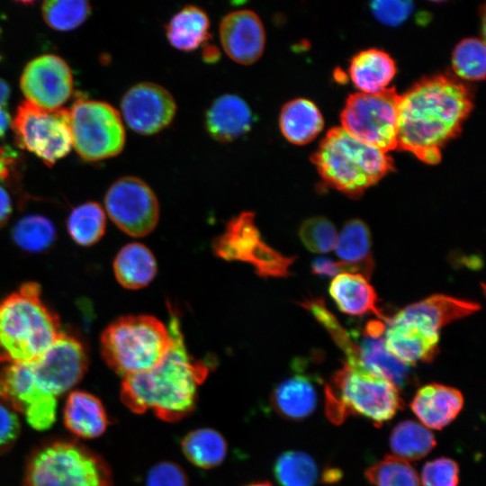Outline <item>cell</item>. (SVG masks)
I'll list each match as a JSON object with an SVG mask.
<instances>
[{
  "label": "cell",
  "instance_id": "21",
  "mask_svg": "<svg viewBox=\"0 0 486 486\" xmlns=\"http://www.w3.org/2000/svg\"><path fill=\"white\" fill-rule=\"evenodd\" d=\"M464 406L461 392L440 383L427 384L417 391L410 408L423 426L442 429L450 424Z\"/></svg>",
  "mask_w": 486,
  "mask_h": 486
},
{
  "label": "cell",
  "instance_id": "19",
  "mask_svg": "<svg viewBox=\"0 0 486 486\" xmlns=\"http://www.w3.org/2000/svg\"><path fill=\"white\" fill-rule=\"evenodd\" d=\"M479 310L480 305L477 302L435 294L400 310L388 318L386 324L406 323L439 334V330L446 325L472 315Z\"/></svg>",
  "mask_w": 486,
  "mask_h": 486
},
{
  "label": "cell",
  "instance_id": "2",
  "mask_svg": "<svg viewBox=\"0 0 486 486\" xmlns=\"http://www.w3.org/2000/svg\"><path fill=\"white\" fill-rule=\"evenodd\" d=\"M167 328L172 346L161 363L151 370L123 377L121 399L135 413L151 410L166 421H177L195 408L198 388L209 374L205 363L187 350L176 311L168 305Z\"/></svg>",
  "mask_w": 486,
  "mask_h": 486
},
{
  "label": "cell",
  "instance_id": "31",
  "mask_svg": "<svg viewBox=\"0 0 486 486\" xmlns=\"http://www.w3.org/2000/svg\"><path fill=\"white\" fill-rule=\"evenodd\" d=\"M180 446L185 458L201 469L219 466L228 452L223 436L211 428H200L188 432L182 438Z\"/></svg>",
  "mask_w": 486,
  "mask_h": 486
},
{
  "label": "cell",
  "instance_id": "25",
  "mask_svg": "<svg viewBox=\"0 0 486 486\" xmlns=\"http://www.w3.org/2000/svg\"><path fill=\"white\" fill-rule=\"evenodd\" d=\"M66 428L82 438H95L106 430L109 419L102 401L94 395L74 391L67 398L64 411Z\"/></svg>",
  "mask_w": 486,
  "mask_h": 486
},
{
  "label": "cell",
  "instance_id": "16",
  "mask_svg": "<svg viewBox=\"0 0 486 486\" xmlns=\"http://www.w3.org/2000/svg\"><path fill=\"white\" fill-rule=\"evenodd\" d=\"M20 86L26 101L47 110L60 108L73 93V76L68 63L54 54L32 59L24 68Z\"/></svg>",
  "mask_w": 486,
  "mask_h": 486
},
{
  "label": "cell",
  "instance_id": "35",
  "mask_svg": "<svg viewBox=\"0 0 486 486\" xmlns=\"http://www.w3.org/2000/svg\"><path fill=\"white\" fill-rule=\"evenodd\" d=\"M273 472L280 486H314L319 476L314 459L306 453L293 450L277 457Z\"/></svg>",
  "mask_w": 486,
  "mask_h": 486
},
{
  "label": "cell",
  "instance_id": "28",
  "mask_svg": "<svg viewBox=\"0 0 486 486\" xmlns=\"http://www.w3.org/2000/svg\"><path fill=\"white\" fill-rule=\"evenodd\" d=\"M113 272L118 283L126 289L146 287L157 274V262L151 250L141 243H129L117 253Z\"/></svg>",
  "mask_w": 486,
  "mask_h": 486
},
{
  "label": "cell",
  "instance_id": "9",
  "mask_svg": "<svg viewBox=\"0 0 486 486\" xmlns=\"http://www.w3.org/2000/svg\"><path fill=\"white\" fill-rule=\"evenodd\" d=\"M394 87L377 94L356 93L341 113L342 127L355 139L383 152L398 148V105Z\"/></svg>",
  "mask_w": 486,
  "mask_h": 486
},
{
  "label": "cell",
  "instance_id": "12",
  "mask_svg": "<svg viewBox=\"0 0 486 486\" xmlns=\"http://www.w3.org/2000/svg\"><path fill=\"white\" fill-rule=\"evenodd\" d=\"M104 203L110 219L130 236H146L158 222V198L139 177L127 176L117 179L107 190Z\"/></svg>",
  "mask_w": 486,
  "mask_h": 486
},
{
  "label": "cell",
  "instance_id": "15",
  "mask_svg": "<svg viewBox=\"0 0 486 486\" xmlns=\"http://www.w3.org/2000/svg\"><path fill=\"white\" fill-rule=\"evenodd\" d=\"M177 106L172 94L154 82H140L129 88L121 101L127 125L140 135H154L173 122Z\"/></svg>",
  "mask_w": 486,
  "mask_h": 486
},
{
  "label": "cell",
  "instance_id": "22",
  "mask_svg": "<svg viewBox=\"0 0 486 486\" xmlns=\"http://www.w3.org/2000/svg\"><path fill=\"white\" fill-rule=\"evenodd\" d=\"M386 325L385 346L400 361L410 366L434 359L438 349L439 334L406 323Z\"/></svg>",
  "mask_w": 486,
  "mask_h": 486
},
{
  "label": "cell",
  "instance_id": "39",
  "mask_svg": "<svg viewBox=\"0 0 486 486\" xmlns=\"http://www.w3.org/2000/svg\"><path fill=\"white\" fill-rule=\"evenodd\" d=\"M299 237L310 251L328 253L336 247L338 232L329 220L318 216L303 221L299 229Z\"/></svg>",
  "mask_w": 486,
  "mask_h": 486
},
{
  "label": "cell",
  "instance_id": "14",
  "mask_svg": "<svg viewBox=\"0 0 486 486\" xmlns=\"http://www.w3.org/2000/svg\"><path fill=\"white\" fill-rule=\"evenodd\" d=\"M88 360L87 351L80 339L62 332L31 364L40 385L58 398L79 382L87 370Z\"/></svg>",
  "mask_w": 486,
  "mask_h": 486
},
{
  "label": "cell",
  "instance_id": "26",
  "mask_svg": "<svg viewBox=\"0 0 486 486\" xmlns=\"http://www.w3.org/2000/svg\"><path fill=\"white\" fill-rule=\"evenodd\" d=\"M165 32L168 42L175 49L192 52L209 43L210 19L202 7L187 4L169 19Z\"/></svg>",
  "mask_w": 486,
  "mask_h": 486
},
{
  "label": "cell",
  "instance_id": "3",
  "mask_svg": "<svg viewBox=\"0 0 486 486\" xmlns=\"http://www.w3.org/2000/svg\"><path fill=\"white\" fill-rule=\"evenodd\" d=\"M61 333L38 283H23L0 301V363L33 362Z\"/></svg>",
  "mask_w": 486,
  "mask_h": 486
},
{
  "label": "cell",
  "instance_id": "36",
  "mask_svg": "<svg viewBox=\"0 0 486 486\" xmlns=\"http://www.w3.org/2000/svg\"><path fill=\"white\" fill-rule=\"evenodd\" d=\"M365 477L374 486H419L417 472L408 462L395 455H386L365 471Z\"/></svg>",
  "mask_w": 486,
  "mask_h": 486
},
{
  "label": "cell",
  "instance_id": "1",
  "mask_svg": "<svg viewBox=\"0 0 486 486\" xmlns=\"http://www.w3.org/2000/svg\"><path fill=\"white\" fill-rule=\"evenodd\" d=\"M472 108V94L448 75L422 78L400 95L398 148L427 164L441 160V148L456 137Z\"/></svg>",
  "mask_w": 486,
  "mask_h": 486
},
{
  "label": "cell",
  "instance_id": "44",
  "mask_svg": "<svg viewBox=\"0 0 486 486\" xmlns=\"http://www.w3.org/2000/svg\"><path fill=\"white\" fill-rule=\"evenodd\" d=\"M311 271L314 274L333 277L342 273L356 274L351 266L341 261H333L324 256L317 257L312 261Z\"/></svg>",
  "mask_w": 486,
  "mask_h": 486
},
{
  "label": "cell",
  "instance_id": "38",
  "mask_svg": "<svg viewBox=\"0 0 486 486\" xmlns=\"http://www.w3.org/2000/svg\"><path fill=\"white\" fill-rule=\"evenodd\" d=\"M91 9L86 1L50 0L42 4L41 13L50 28L66 32L80 26L89 16Z\"/></svg>",
  "mask_w": 486,
  "mask_h": 486
},
{
  "label": "cell",
  "instance_id": "24",
  "mask_svg": "<svg viewBox=\"0 0 486 486\" xmlns=\"http://www.w3.org/2000/svg\"><path fill=\"white\" fill-rule=\"evenodd\" d=\"M368 280L360 274L342 273L333 278L328 292L342 312L352 316L373 313L386 324L389 317L377 306L378 296Z\"/></svg>",
  "mask_w": 486,
  "mask_h": 486
},
{
  "label": "cell",
  "instance_id": "10",
  "mask_svg": "<svg viewBox=\"0 0 486 486\" xmlns=\"http://www.w3.org/2000/svg\"><path fill=\"white\" fill-rule=\"evenodd\" d=\"M16 144L52 166L72 148L69 111L47 110L28 101L16 110L11 123Z\"/></svg>",
  "mask_w": 486,
  "mask_h": 486
},
{
  "label": "cell",
  "instance_id": "47",
  "mask_svg": "<svg viewBox=\"0 0 486 486\" xmlns=\"http://www.w3.org/2000/svg\"><path fill=\"white\" fill-rule=\"evenodd\" d=\"M11 122L12 120L8 112L4 108H0V137L6 133Z\"/></svg>",
  "mask_w": 486,
  "mask_h": 486
},
{
  "label": "cell",
  "instance_id": "41",
  "mask_svg": "<svg viewBox=\"0 0 486 486\" xmlns=\"http://www.w3.org/2000/svg\"><path fill=\"white\" fill-rule=\"evenodd\" d=\"M375 18L388 26H399L404 22L413 11L411 1L377 0L370 4Z\"/></svg>",
  "mask_w": 486,
  "mask_h": 486
},
{
  "label": "cell",
  "instance_id": "4",
  "mask_svg": "<svg viewBox=\"0 0 486 486\" xmlns=\"http://www.w3.org/2000/svg\"><path fill=\"white\" fill-rule=\"evenodd\" d=\"M312 162L327 184L354 198L393 168L386 152L361 142L341 127L328 131Z\"/></svg>",
  "mask_w": 486,
  "mask_h": 486
},
{
  "label": "cell",
  "instance_id": "45",
  "mask_svg": "<svg viewBox=\"0 0 486 486\" xmlns=\"http://www.w3.org/2000/svg\"><path fill=\"white\" fill-rule=\"evenodd\" d=\"M13 212L12 200L7 191L0 185V229L9 220Z\"/></svg>",
  "mask_w": 486,
  "mask_h": 486
},
{
  "label": "cell",
  "instance_id": "6",
  "mask_svg": "<svg viewBox=\"0 0 486 486\" xmlns=\"http://www.w3.org/2000/svg\"><path fill=\"white\" fill-rule=\"evenodd\" d=\"M324 399L326 415L337 425L349 415H358L382 425L404 404L393 383L346 363L326 385Z\"/></svg>",
  "mask_w": 486,
  "mask_h": 486
},
{
  "label": "cell",
  "instance_id": "43",
  "mask_svg": "<svg viewBox=\"0 0 486 486\" xmlns=\"http://www.w3.org/2000/svg\"><path fill=\"white\" fill-rule=\"evenodd\" d=\"M21 432L16 412L0 402V454L8 452L15 444Z\"/></svg>",
  "mask_w": 486,
  "mask_h": 486
},
{
  "label": "cell",
  "instance_id": "20",
  "mask_svg": "<svg viewBox=\"0 0 486 486\" xmlns=\"http://www.w3.org/2000/svg\"><path fill=\"white\" fill-rule=\"evenodd\" d=\"M204 122L213 140L226 143L239 139L252 129L254 114L242 97L236 94H223L208 107Z\"/></svg>",
  "mask_w": 486,
  "mask_h": 486
},
{
  "label": "cell",
  "instance_id": "13",
  "mask_svg": "<svg viewBox=\"0 0 486 486\" xmlns=\"http://www.w3.org/2000/svg\"><path fill=\"white\" fill-rule=\"evenodd\" d=\"M0 402L22 413L37 430L55 422L57 398L38 382L30 363L5 364L0 370Z\"/></svg>",
  "mask_w": 486,
  "mask_h": 486
},
{
  "label": "cell",
  "instance_id": "18",
  "mask_svg": "<svg viewBox=\"0 0 486 486\" xmlns=\"http://www.w3.org/2000/svg\"><path fill=\"white\" fill-rule=\"evenodd\" d=\"M221 47L230 59L240 65H252L262 56L266 31L260 17L250 9L228 13L220 21Z\"/></svg>",
  "mask_w": 486,
  "mask_h": 486
},
{
  "label": "cell",
  "instance_id": "29",
  "mask_svg": "<svg viewBox=\"0 0 486 486\" xmlns=\"http://www.w3.org/2000/svg\"><path fill=\"white\" fill-rule=\"evenodd\" d=\"M349 73L362 93L377 94L386 89L396 73V66L386 52L370 49L353 58Z\"/></svg>",
  "mask_w": 486,
  "mask_h": 486
},
{
  "label": "cell",
  "instance_id": "40",
  "mask_svg": "<svg viewBox=\"0 0 486 486\" xmlns=\"http://www.w3.org/2000/svg\"><path fill=\"white\" fill-rule=\"evenodd\" d=\"M423 486H458L459 467L455 461L439 457L426 463L421 472Z\"/></svg>",
  "mask_w": 486,
  "mask_h": 486
},
{
  "label": "cell",
  "instance_id": "34",
  "mask_svg": "<svg viewBox=\"0 0 486 486\" xmlns=\"http://www.w3.org/2000/svg\"><path fill=\"white\" fill-rule=\"evenodd\" d=\"M11 236L14 244L22 250L40 253L52 247L57 232L54 224L47 217L29 214L16 221Z\"/></svg>",
  "mask_w": 486,
  "mask_h": 486
},
{
  "label": "cell",
  "instance_id": "49",
  "mask_svg": "<svg viewBox=\"0 0 486 486\" xmlns=\"http://www.w3.org/2000/svg\"><path fill=\"white\" fill-rule=\"evenodd\" d=\"M246 486H274V485L269 482L261 481V482H255L247 484Z\"/></svg>",
  "mask_w": 486,
  "mask_h": 486
},
{
  "label": "cell",
  "instance_id": "23",
  "mask_svg": "<svg viewBox=\"0 0 486 486\" xmlns=\"http://www.w3.org/2000/svg\"><path fill=\"white\" fill-rule=\"evenodd\" d=\"M318 401L314 378L300 373L280 382L270 397L271 405L277 414L290 420L310 417L316 410Z\"/></svg>",
  "mask_w": 486,
  "mask_h": 486
},
{
  "label": "cell",
  "instance_id": "7",
  "mask_svg": "<svg viewBox=\"0 0 486 486\" xmlns=\"http://www.w3.org/2000/svg\"><path fill=\"white\" fill-rule=\"evenodd\" d=\"M24 486H112V474L105 462L91 450L57 440L31 454Z\"/></svg>",
  "mask_w": 486,
  "mask_h": 486
},
{
  "label": "cell",
  "instance_id": "37",
  "mask_svg": "<svg viewBox=\"0 0 486 486\" xmlns=\"http://www.w3.org/2000/svg\"><path fill=\"white\" fill-rule=\"evenodd\" d=\"M453 68L456 75L466 80L479 81L485 77V45L477 38L461 40L454 50Z\"/></svg>",
  "mask_w": 486,
  "mask_h": 486
},
{
  "label": "cell",
  "instance_id": "30",
  "mask_svg": "<svg viewBox=\"0 0 486 486\" xmlns=\"http://www.w3.org/2000/svg\"><path fill=\"white\" fill-rule=\"evenodd\" d=\"M371 247L368 226L359 219H353L346 221L338 234L335 248L341 262L351 266L356 274L369 279L374 267Z\"/></svg>",
  "mask_w": 486,
  "mask_h": 486
},
{
  "label": "cell",
  "instance_id": "33",
  "mask_svg": "<svg viewBox=\"0 0 486 486\" xmlns=\"http://www.w3.org/2000/svg\"><path fill=\"white\" fill-rule=\"evenodd\" d=\"M105 229V212L95 202L77 205L67 219V230L70 238L82 247L96 244L104 235Z\"/></svg>",
  "mask_w": 486,
  "mask_h": 486
},
{
  "label": "cell",
  "instance_id": "46",
  "mask_svg": "<svg viewBox=\"0 0 486 486\" xmlns=\"http://www.w3.org/2000/svg\"><path fill=\"white\" fill-rule=\"evenodd\" d=\"M220 52L216 46L207 43L203 46L202 58L205 62L213 63L219 59Z\"/></svg>",
  "mask_w": 486,
  "mask_h": 486
},
{
  "label": "cell",
  "instance_id": "5",
  "mask_svg": "<svg viewBox=\"0 0 486 486\" xmlns=\"http://www.w3.org/2000/svg\"><path fill=\"white\" fill-rule=\"evenodd\" d=\"M167 327L149 315H128L110 323L100 338L106 364L125 377L158 365L172 346Z\"/></svg>",
  "mask_w": 486,
  "mask_h": 486
},
{
  "label": "cell",
  "instance_id": "8",
  "mask_svg": "<svg viewBox=\"0 0 486 486\" xmlns=\"http://www.w3.org/2000/svg\"><path fill=\"white\" fill-rule=\"evenodd\" d=\"M68 111L72 147L83 159L100 161L122 151L125 129L121 113L113 106L79 99Z\"/></svg>",
  "mask_w": 486,
  "mask_h": 486
},
{
  "label": "cell",
  "instance_id": "32",
  "mask_svg": "<svg viewBox=\"0 0 486 486\" xmlns=\"http://www.w3.org/2000/svg\"><path fill=\"white\" fill-rule=\"evenodd\" d=\"M436 444L433 433L414 420L400 422L390 436V446L393 455L405 461H418L425 457Z\"/></svg>",
  "mask_w": 486,
  "mask_h": 486
},
{
  "label": "cell",
  "instance_id": "27",
  "mask_svg": "<svg viewBox=\"0 0 486 486\" xmlns=\"http://www.w3.org/2000/svg\"><path fill=\"white\" fill-rule=\"evenodd\" d=\"M278 122L284 137L295 145L310 142L324 126L319 108L305 98L292 99L284 104L280 111Z\"/></svg>",
  "mask_w": 486,
  "mask_h": 486
},
{
  "label": "cell",
  "instance_id": "42",
  "mask_svg": "<svg viewBox=\"0 0 486 486\" xmlns=\"http://www.w3.org/2000/svg\"><path fill=\"white\" fill-rule=\"evenodd\" d=\"M147 486H188L185 472L177 464L162 461L150 468L147 474Z\"/></svg>",
  "mask_w": 486,
  "mask_h": 486
},
{
  "label": "cell",
  "instance_id": "48",
  "mask_svg": "<svg viewBox=\"0 0 486 486\" xmlns=\"http://www.w3.org/2000/svg\"><path fill=\"white\" fill-rule=\"evenodd\" d=\"M11 91L8 84L0 78V108H4L10 97Z\"/></svg>",
  "mask_w": 486,
  "mask_h": 486
},
{
  "label": "cell",
  "instance_id": "17",
  "mask_svg": "<svg viewBox=\"0 0 486 486\" xmlns=\"http://www.w3.org/2000/svg\"><path fill=\"white\" fill-rule=\"evenodd\" d=\"M385 328L383 321H369L362 338H356L358 341L354 338L356 350L346 364L386 379L398 389L404 388L412 382L413 376L410 365L400 361L387 349L383 337Z\"/></svg>",
  "mask_w": 486,
  "mask_h": 486
},
{
  "label": "cell",
  "instance_id": "11",
  "mask_svg": "<svg viewBox=\"0 0 486 486\" xmlns=\"http://www.w3.org/2000/svg\"><path fill=\"white\" fill-rule=\"evenodd\" d=\"M212 249L221 259L250 264L262 277H286L295 260L264 241L251 212H242L233 217L213 240Z\"/></svg>",
  "mask_w": 486,
  "mask_h": 486
}]
</instances>
